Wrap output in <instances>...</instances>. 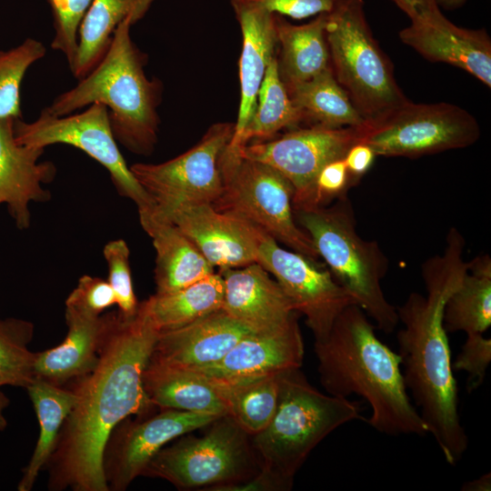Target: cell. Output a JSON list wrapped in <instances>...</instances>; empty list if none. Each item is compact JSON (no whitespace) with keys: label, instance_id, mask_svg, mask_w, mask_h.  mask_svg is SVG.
<instances>
[{"label":"cell","instance_id":"3957f363","mask_svg":"<svg viewBox=\"0 0 491 491\" xmlns=\"http://www.w3.org/2000/svg\"><path fill=\"white\" fill-rule=\"evenodd\" d=\"M362 308L350 305L330 332L315 341L319 381L327 394L363 397L372 413L366 422L389 436L428 434L406 388L401 359L376 335Z\"/></svg>","mask_w":491,"mask_h":491},{"label":"cell","instance_id":"4dcf8cb0","mask_svg":"<svg viewBox=\"0 0 491 491\" xmlns=\"http://www.w3.org/2000/svg\"><path fill=\"white\" fill-rule=\"evenodd\" d=\"M286 92L303 123L326 127L361 125L365 119L336 79L332 67Z\"/></svg>","mask_w":491,"mask_h":491},{"label":"cell","instance_id":"8d00e7d4","mask_svg":"<svg viewBox=\"0 0 491 491\" xmlns=\"http://www.w3.org/2000/svg\"><path fill=\"white\" fill-rule=\"evenodd\" d=\"M93 0H48L53 14L51 48L61 52L72 68L78 44V30Z\"/></svg>","mask_w":491,"mask_h":491},{"label":"cell","instance_id":"ee69618b","mask_svg":"<svg viewBox=\"0 0 491 491\" xmlns=\"http://www.w3.org/2000/svg\"><path fill=\"white\" fill-rule=\"evenodd\" d=\"M461 489L464 491H490L491 474L487 473L477 479L466 482Z\"/></svg>","mask_w":491,"mask_h":491},{"label":"cell","instance_id":"484cf974","mask_svg":"<svg viewBox=\"0 0 491 491\" xmlns=\"http://www.w3.org/2000/svg\"><path fill=\"white\" fill-rule=\"evenodd\" d=\"M326 13L296 25L275 14L277 71L286 89L306 82L331 66L326 38Z\"/></svg>","mask_w":491,"mask_h":491},{"label":"cell","instance_id":"ba28073f","mask_svg":"<svg viewBox=\"0 0 491 491\" xmlns=\"http://www.w3.org/2000/svg\"><path fill=\"white\" fill-rule=\"evenodd\" d=\"M207 427L200 436L187 433L165 446L142 476L162 478L180 490L224 491L260 471L252 436L231 416H221Z\"/></svg>","mask_w":491,"mask_h":491},{"label":"cell","instance_id":"7402d4cb","mask_svg":"<svg viewBox=\"0 0 491 491\" xmlns=\"http://www.w3.org/2000/svg\"><path fill=\"white\" fill-rule=\"evenodd\" d=\"M252 332L223 308L188 325L162 331L149 359L197 370L220 361Z\"/></svg>","mask_w":491,"mask_h":491},{"label":"cell","instance_id":"e575fe53","mask_svg":"<svg viewBox=\"0 0 491 491\" xmlns=\"http://www.w3.org/2000/svg\"><path fill=\"white\" fill-rule=\"evenodd\" d=\"M45 45L27 38L8 50H0V119L21 118L20 90L32 65L45 55Z\"/></svg>","mask_w":491,"mask_h":491},{"label":"cell","instance_id":"4316f807","mask_svg":"<svg viewBox=\"0 0 491 491\" xmlns=\"http://www.w3.org/2000/svg\"><path fill=\"white\" fill-rule=\"evenodd\" d=\"M155 0H93L78 30V44L70 71L85 77L106 52L116 27L130 18L135 25L145 17Z\"/></svg>","mask_w":491,"mask_h":491},{"label":"cell","instance_id":"d6a6232c","mask_svg":"<svg viewBox=\"0 0 491 491\" xmlns=\"http://www.w3.org/2000/svg\"><path fill=\"white\" fill-rule=\"evenodd\" d=\"M301 123L302 115L279 77L276 55L266 70L256 110L241 137L238 150L252 139L265 141L280 130L296 127Z\"/></svg>","mask_w":491,"mask_h":491},{"label":"cell","instance_id":"2e32d148","mask_svg":"<svg viewBox=\"0 0 491 491\" xmlns=\"http://www.w3.org/2000/svg\"><path fill=\"white\" fill-rule=\"evenodd\" d=\"M400 40L431 62L458 67L491 86V40L485 29H467L450 22L436 2H425Z\"/></svg>","mask_w":491,"mask_h":491},{"label":"cell","instance_id":"5bb4252c","mask_svg":"<svg viewBox=\"0 0 491 491\" xmlns=\"http://www.w3.org/2000/svg\"><path fill=\"white\" fill-rule=\"evenodd\" d=\"M257 263L273 275L294 309L306 317L315 341L324 339L336 319L355 299L321 262L287 250L266 235Z\"/></svg>","mask_w":491,"mask_h":491},{"label":"cell","instance_id":"1f68e13d","mask_svg":"<svg viewBox=\"0 0 491 491\" xmlns=\"http://www.w3.org/2000/svg\"><path fill=\"white\" fill-rule=\"evenodd\" d=\"M280 374L232 382L205 376L211 380L225 403L228 415L249 435L254 436L269 424L275 414Z\"/></svg>","mask_w":491,"mask_h":491},{"label":"cell","instance_id":"60d3db41","mask_svg":"<svg viewBox=\"0 0 491 491\" xmlns=\"http://www.w3.org/2000/svg\"><path fill=\"white\" fill-rule=\"evenodd\" d=\"M270 13L303 19L329 12L338 0H243Z\"/></svg>","mask_w":491,"mask_h":491},{"label":"cell","instance_id":"d6986e66","mask_svg":"<svg viewBox=\"0 0 491 491\" xmlns=\"http://www.w3.org/2000/svg\"><path fill=\"white\" fill-rule=\"evenodd\" d=\"M15 119H0V205L5 204L19 229L31 223V202H46L51 194L43 185L54 180L56 168L41 161L45 148L19 144L14 133Z\"/></svg>","mask_w":491,"mask_h":491},{"label":"cell","instance_id":"d4e9b609","mask_svg":"<svg viewBox=\"0 0 491 491\" xmlns=\"http://www.w3.org/2000/svg\"><path fill=\"white\" fill-rule=\"evenodd\" d=\"M138 215L155 250V294L179 290L215 273L198 248L174 224Z\"/></svg>","mask_w":491,"mask_h":491},{"label":"cell","instance_id":"52a82bcc","mask_svg":"<svg viewBox=\"0 0 491 491\" xmlns=\"http://www.w3.org/2000/svg\"><path fill=\"white\" fill-rule=\"evenodd\" d=\"M364 6L363 0H338L326 13V38L336 79L364 119L371 120L409 100L373 36Z\"/></svg>","mask_w":491,"mask_h":491},{"label":"cell","instance_id":"7bdbcfd3","mask_svg":"<svg viewBox=\"0 0 491 491\" xmlns=\"http://www.w3.org/2000/svg\"><path fill=\"white\" fill-rule=\"evenodd\" d=\"M293 485L271 472L261 467L260 471L245 483L231 486L224 491H288Z\"/></svg>","mask_w":491,"mask_h":491},{"label":"cell","instance_id":"ac0fdd59","mask_svg":"<svg viewBox=\"0 0 491 491\" xmlns=\"http://www.w3.org/2000/svg\"><path fill=\"white\" fill-rule=\"evenodd\" d=\"M297 316L280 327L246 334L220 361L196 371L232 382L300 368L305 347Z\"/></svg>","mask_w":491,"mask_h":491},{"label":"cell","instance_id":"30bf717a","mask_svg":"<svg viewBox=\"0 0 491 491\" xmlns=\"http://www.w3.org/2000/svg\"><path fill=\"white\" fill-rule=\"evenodd\" d=\"M359 142L376 155L416 158L467 147L480 137L473 115L448 103L408 101L359 125Z\"/></svg>","mask_w":491,"mask_h":491},{"label":"cell","instance_id":"44dd1931","mask_svg":"<svg viewBox=\"0 0 491 491\" xmlns=\"http://www.w3.org/2000/svg\"><path fill=\"white\" fill-rule=\"evenodd\" d=\"M242 34L239 58L240 104L233 137L227 147L238 150L241 137L256 107L270 61L277 54L275 14L243 0H230Z\"/></svg>","mask_w":491,"mask_h":491},{"label":"cell","instance_id":"bcb514c9","mask_svg":"<svg viewBox=\"0 0 491 491\" xmlns=\"http://www.w3.org/2000/svg\"><path fill=\"white\" fill-rule=\"evenodd\" d=\"M9 398L0 388V431L4 430L7 426V420L5 416V410L9 406Z\"/></svg>","mask_w":491,"mask_h":491},{"label":"cell","instance_id":"f6af8a7d","mask_svg":"<svg viewBox=\"0 0 491 491\" xmlns=\"http://www.w3.org/2000/svg\"><path fill=\"white\" fill-rule=\"evenodd\" d=\"M409 18L415 16L420 7L425 4V0H392Z\"/></svg>","mask_w":491,"mask_h":491},{"label":"cell","instance_id":"6da1fadb","mask_svg":"<svg viewBox=\"0 0 491 491\" xmlns=\"http://www.w3.org/2000/svg\"><path fill=\"white\" fill-rule=\"evenodd\" d=\"M105 317L95 367L68 385L75 401L45 468L50 490L108 491L103 456L111 433L130 416L155 407L144 391L142 375L159 330L142 302L132 316L117 311Z\"/></svg>","mask_w":491,"mask_h":491},{"label":"cell","instance_id":"c3c4849f","mask_svg":"<svg viewBox=\"0 0 491 491\" xmlns=\"http://www.w3.org/2000/svg\"><path fill=\"white\" fill-rule=\"evenodd\" d=\"M426 2H436L435 0H425Z\"/></svg>","mask_w":491,"mask_h":491},{"label":"cell","instance_id":"603a6c76","mask_svg":"<svg viewBox=\"0 0 491 491\" xmlns=\"http://www.w3.org/2000/svg\"><path fill=\"white\" fill-rule=\"evenodd\" d=\"M105 314L91 316L65 306L67 333L58 346L37 352L35 379L65 386L96 366L105 328Z\"/></svg>","mask_w":491,"mask_h":491},{"label":"cell","instance_id":"7a4b0ae2","mask_svg":"<svg viewBox=\"0 0 491 491\" xmlns=\"http://www.w3.org/2000/svg\"><path fill=\"white\" fill-rule=\"evenodd\" d=\"M465 246L460 231L451 227L444 251L422 265L426 294L413 292L396 307L403 324L396 338L406 388L427 432L452 466L466 451L468 437L458 413L457 386L443 317L447 299L467 269Z\"/></svg>","mask_w":491,"mask_h":491},{"label":"cell","instance_id":"b9f144b4","mask_svg":"<svg viewBox=\"0 0 491 491\" xmlns=\"http://www.w3.org/2000/svg\"><path fill=\"white\" fill-rule=\"evenodd\" d=\"M376 155L366 144H354L343 157L348 170L352 185H356L360 178L371 168Z\"/></svg>","mask_w":491,"mask_h":491},{"label":"cell","instance_id":"9a60e30c","mask_svg":"<svg viewBox=\"0 0 491 491\" xmlns=\"http://www.w3.org/2000/svg\"><path fill=\"white\" fill-rule=\"evenodd\" d=\"M218 416L162 408L125 419L111 433L103 456V470L109 490L124 491L166 444L206 427Z\"/></svg>","mask_w":491,"mask_h":491},{"label":"cell","instance_id":"7c38bea8","mask_svg":"<svg viewBox=\"0 0 491 491\" xmlns=\"http://www.w3.org/2000/svg\"><path fill=\"white\" fill-rule=\"evenodd\" d=\"M14 133L16 141L24 145L45 148L64 144L76 147L107 170L117 193L133 201L138 212L153 207L118 147L106 106L92 104L81 113L59 116L43 109L33 122L15 119Z\"/></svg>","mask_w":491,"mask_h":491},{"label":"cell","instance_id":"83f0119b","mask_svg":"<svg viewBox=\"0 0 491 491\" xmlns=\"http://www.w3.org/2000/svg\"><path fill=\"white\" fill-rule=\"evenodd\" d=\"M39 424V435L31 459L23 469L18 491H30L54 452L61 427L70 413L75 394L69 386L35 379L26 388Z\"/></svg>","mask_w":491,"mask_h":491},{"label":"cell","instance_id":"5b68a950","mask_svg":"<svg viewBox=\"0 0 491 491\" xmlns=\"http://www.w3.org/2000/svg\"><path fill=\"white\" fill-rule=\"evenodd\" d=\"M294 215L335 280L374 321L376 328L390 334L399 321L396 307L387 301L381 286L388 261L376 241L359 235L347 194L332 205L296 209Z\"/></svg>","mask_w":491,"mask_h":491},{"label":"cell","instance_id":"8fae6325","mask_svg":"<svg viewBox=\"0 0 491 491\" xmlns=\"http://www.w3.org/2000/svg\"><path fill=\"white\" fill-rule=\"evenodd\" d=\"M235 123L213 124L200 141L182 155L160 164L135 163L130 170L149 195L153 207L138 214L166 220L189 205L213 204L223 190L220 158Z\"/></svg>","mask_w":491,"mask_h":491},{"label":"cell","instance_id":"f546056e","mask_svg":"<svg viewBox=\"0 0 491 491\" xmlns=\"http://www.w3.org/2000/svg\"><path fill=\"white\" fill-rule=\"evenodd\" d=\"M224 301V280L219 273L179 290L155 294L142 304L159 332L188 325L219 310Z\"/></svg>","mask_w":491,"mask_h":491},{"label":"cell","instance_id":"e0dca14e","mask_svg":"<svg viewBox=\"0 0 491 491\" xmlns=\"http://www.w3.org/2000/svg\"><path fill=\"white\" fill-rule=\"evenodd\" d=\"M198 248L213 267L234 268L257 263L267 235L248 221L216 210L211 204L182 207L166 220Z\"/></svg>","mask_w":491,"mask_h":491},{"label":"cell","instance_id":"4fadbf2b","mask_svg":"<svg viewBox=\"0 0 491 491\" xmlns=\"http://www.w3.org/2000/svg\"><path fill=\"white\" fill-rule=\"evenodd\" d=\"M359 125L294 129L279 138L247 144L241 156L269 165L291 184L293 210L316 206V180L328 163L343 158L359 142Z\"/></svg>","mask_w":491,"mask_h":491},{"label":"cell","instance_id":"74e56055","mask_svg":"<svg viewBox=\"0 0 491 491\" xmlns=\"http://www.w3.org/2000/svg\"><path fill=\"white\" fill-rule=\"evenodd\" d=\"M115 305V296L107 280L82 276L65 300V306L91 316H99Z\"/></svg>","mask_w":491,"mask_h":491},{"label":"cell","instance_id":"277c9868","mask_svg":"<svg viewBox=\"0 0 491 491\" xmlns=\"http://www.w3.org/2000/svg\"><path fill=\"white\" fill-rule=\"evenodd\" d=\"M132 25L130 18L120 23L98 64L44 110L59 116L101 104L107 107L116 142L131 153L149 155L158 141L162 85L146 76V55L131 38Z\"/></svg>","mask_w":491,"mask_h":491},{"label":"cell","instance_id":"836d02e7","mask_svg":"<svg viewBox=\"0 0 491 491\" xmlns=\"http://www.w3.org/2000/svg\"><path fill=\"white\" fill-rule=\"evenodd\" d=\"M35 326L20 318H0V388L4 386L26 388L35 379L36 353L29 349Z\"/></svg>","mask_w":491,"mask_h":491},{"label":"cell","instance_id":"ab89813d","mask_svg":"<svg viewBox=\"0 0 491 491\" xmlns=\"http://www.w3.org/2000/svg\"><path fill=\"white\" fill-rule=\"evenodd\" d=\"M352 186L343 158L326 164L316 180V206L327 205L331 201L347 194Z\"/></svg>","mask_w":491,"mask_h":491},{"label":"cell","instance_id":"cb8c5ba5","mask_svg":"<svg viewBox=\"0 0 491 491\" xmlns=\"http://www.w3.org/2000/svg\"><path fill=\"white\" fill-rule=\"evenodd\" d=\"M142 383L149 401L161 409L228 415L211 380L199 371L148 359Z\"/></svg>","mask_w":491,"mask_h":491},{"label":"cell","instance_id":"d590c367","mask_svg":"<svg viewBox=\"0 0 491 491\" xmlns=\"http://www.w3.org/2000/svg\"><path fill=\"white\" fill-rule=\"evenodd\" d=\"M103 255L108 268L107 282L115 293L118 313L132 316L137 312L139 303L132 283L129 247L124 239L111 240L105 245Z\"/></svg>","mask_w":491,"mask_h":491},{"label":"cell","instance_id":"7dc6e473","mask_svg":"<svg viewBox=\"0 0 491 491\" xmlns=\"http://www.w3.org/2000/svg\"><path fill=\"white\" fill-rule=\"evenodd\" d=\"M437 5L446 9H456L463 5L467 0H435Z\"/></svg>","mask_w":491,"mask_h":491},{"label":"cell","instance_id":"ffe728a7","mask_svg":"<svg viewBox=\"0 0 491 491\" xmlns=\"http://www.w3.org/2000/svg\"><path fill=\"white\" fill-rule=\"evenodd\" d=\"M218 273L224 280L222 308L252 332L280 327L299 315L260 264L220 268Z\"/></svg>","mask_w":491,"mask_h":491},{"label":"cell","instance_id":"8992f818","mask_svg":"<svg viewBox=\"0 0 491 491\" xmlns=\"http://www.w3.org/2000/svg\"><path fill=\"white\" fill-rule=\"evenodd\" d=\"M359 402L324 394L300 368L279 375L278 401L269 424L252 436L261 467L293 485L314 448L337 427L362 419Z\"/></svg>","mask_w":491,"mask_h":491},{"label":"cell","instance_id":"f1b7e54d","mask_svg":"<svg viewBox=\"0 0 491 491\" xmlns=\"http://www.w3.org/2000/svg\"><path fill=\"white\" fill-rule=\"evenodd\" d=\"M446 333L463 331L466 335L483 334L491 326V258L478 255L467 262L459 286L444 308Z\"/></svg>","mask_w":491,"mask_h":491},{"label":"cell","instance_id":"9c48e42d","mask_svg":"<svg viewBox=\"0 0 491 491\" xmlns=\"http://www.w3.org/2000/svg\"><path fill=\"white\" fill-rule=\"evenodd\" d=\"M220 168L223 190L212 204L216 210L241 217L292 251L321 262L311 238L296 221L294 189L283 175L227 146Z\"/></svg>","mask_w":491,"mask_h":491},{"label":"cell","instance_id":"f35d334b","mask_svg":"<svg viewBox=\"0 0 491 491\" xmlns=\"http://www.w3.org/2000/svg\"><path fill=\"white\" fill-rule=\"evenodd\" d=\"M491 361V339L483 334H469L460 353L452 364L453 370L468 374L467 388L471 392L479 387Z\"/></svg>","mask_w":491,"mask_h":491}]
</instances>
